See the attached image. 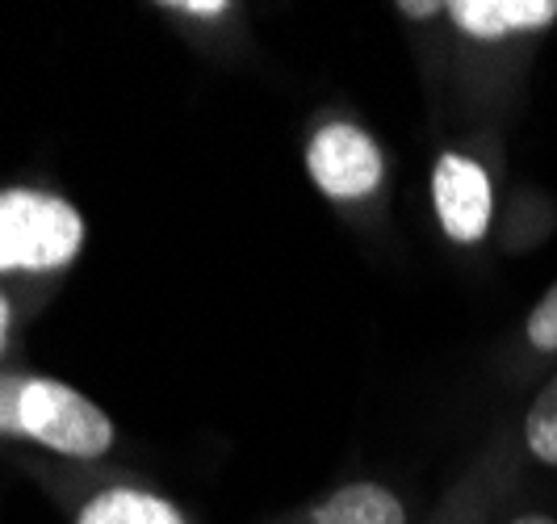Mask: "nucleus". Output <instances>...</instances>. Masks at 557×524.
Listing matches in <instances>:
<instances>
[{"label":"nucleus","mask_w":557,"mask_h":524,"mask_svg":"<svg viewBox=\"0 0 557 524\" xmlns=\"http://www.w3.org/2000/svg\"><path fill=\"white\" fill-rule=\"evenodd\" d=\"M88 244L81 206L42 185H0V281H55Z\"/></svg>","instance_id":"obj_1"},{"label":"nucleus","mask_w":557,"mask_h":524,"mask_svg":"<svg viewBox=\"0 0 557 524\" xmlns=\"http://www.w3.org/2000/svg\"><path fill=\"white\" fill-rule=\"evenodd\" d=\"M17 437L63 462H101L117 444L106 407L51 374H26L17 390Z\"/></svg>","instance_id":"obj_2"},{"label":"nucleus","mask_w":557,"mask_h":524,"mask_svg":"<svg viewBox=\"0 0 557 524\" xmlns=\"http://www.w3.org/2000/svg\"><path fill=\"white\" fill-rule=\"evenodd\" d=\"M307 172L310 185L327 202L357 206L382 190L386 156H382V143L364 126L348 122V118H327L307 138Z\"/></svg>","instance_id":"obj_3"},{"label":"nucleus","mask_w":557,"mask_h":524,"mask_svg":"<svg viewBox=\"0 0 557 524\" xmlns=\"http://www.w3.org/2000/svg\"><path fill=\"white\" fill-rule=\"evenodd\" d=\"M432 210L453 244H482L495 222V190L474 156L441 151L432 164Z\"/></svg>","instance_id":"obj_4"},{"label":"nucleus","mask_w":557,"mask_h":524,"mask_svg":"<svg viewBox=\"0 0 557 524\" xmlns=\"http://www.w3.org/2000/svg\"><path fill=\"white\" fill-rule=\"evenodd\" d=\"M72 524H194L176 503L139 483H101L72 503Z\"/></svg>","instance_id":"obj_5"},{"label":"nucleus","mask_w":557,"mask_h":524,"mask_svg":"<svg viewBox=\"0 0 557 524\" xmlns=\"http://www.w3.org/2000/svg\"><path fill=\"white\" fill-rule=\"evenodd\" d=\"M445 17L474 42H503L554 26L557 0H448Z\"/></svg>","instance_id":"obj_6"},{"label":"nucleus","mask_w":557,"mask_h":524,"mask_svg":"<svg viewBox=\"0 0 557 524\" xmlns=\"http://www.w3.org/2000/svg\"><path fill=\"white\" fill-rule=\"evenodd\" d=\"M307 524H407V503L382 483H344L307 508Z\"/></svg>","instance_id":"obj_7"},{"label":"nucleus","mask_w":557,"mask_h":524,"mask_svg":"<svg viewBox=\"0 0 557 524\" xmlns=\"http://www.w3.org/2000/svg\"><path fill=\"white\" fill-rule=\"evenodd\" d=\"M524 444L536 462L557 470V378L536 390V399L524 412Z\"/></svg>","instance_id":"obj_8"},{"label":"nucleus","mask_w":557,"mask_h":524,"mask_svg":"<svg viewBox=\"0 0 557 524\" xmlns=\"http://www.w3.org/2000/svg\"><path fill=\"white\" fill-rule=\"evenodd\" d=\"M524 340H529L536 353H557V281L545 290V298L529 310Z\"/></svg>","instance_id":"obj_9"},{"label":"nucleus","mask_w":557,"mask_h":524,"mask_svg":"<svg viewBox=\"0 0 557 524\" xmlns=\"http://www.w3.org/2000/svg\"><path fill=\"white\" fill-rule=\"evenodd\" d=\"M22 369L0 365V444H22L17 437V390H22Z\"/></svg>","instance_id":"obj_10"},{"label":"nucleus","mask_w":557,"mask_h":524,"mask_svg":"<svg viewBox=\"0 0 557 524\" xmlns=\"http://www.w3.org/2000/svg\"><path fill=\"white\" fill-rule=\"evenodd\" d=\"M164 13L185 17V22H223L235 13V4L231 0H172V4H164Z\"/></svg>","instance_id":"obj_11"},{"label":"nucleus","mask_w":557,"mask_h":524,"mask_svg":"<svg viewBox=\"0 0 557 524\" xmlns=\"http://www.w3.org/2000/svg\"><path fill=\"white\" fill-rule=\"evenodd\" d=\"M13 324H17V298H13V290L0 281V365H4L9 349H13Z\"/></svg>","instance_id":"obj_12"},{"label":"nucleus","mask_w":557,"mask_h":524,"mask_svg":"<svg viewBox=\"0 0 557 524\" xmlns=\"http://www.w3.org/2000/svg\"><path fill=\"white\" fill-rule=\"evenodd\" d=\"M398 13L411 17V22H432V17H445L448 4H441V0H407V4H398Z\"/></svg>","instance_id":"obj_13"},{"label":"nucleus","mask_w":557,"mask_h":524,"mask_svg":"<svg viewBox=\"0 0 557 524\" xmlns=\"http://www.w3.org/2000/svg\"><path fill=\"white\" fill-rule=\"evenodd\" d=\"M507 524H557L554 516H545V512H524V516H511Z\"/></svg>","instance_id":"obj_14"}]
</instances>
